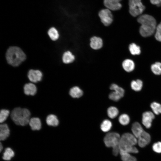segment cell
I'll use <instances>...</instances> for the list:
<instances>
[{"label": "cell", "instance_id": "836d02e7", "mask_svg": "<svg viewBox=\"0 0 161 161\" xmlns=\"http://www.w3.org/2000/svg\"><path fill=\"white\" fill-rule=\"evenodd\" d=\"M151 3L153 4L156 5L158 6L161 5V1L160 0H150Z\"/></svg>", "mask_w": 161, "mask_h": 161}, {"label": "cell", "instance_id": "e575fe53", "mask_svg": "<svg viewBox=\"0 0 161 161\" xmlns=\"http://www.w3.org/2000/svg\"><path fill=\"white\" fill-rule=\"evenodd\" d=\"M155 37L158 41L161 42V33L156 31Z\"/></svg>", "mask_w": 161, "mask_h": 161}, {"label": "cell", "instance_id": "74e56055", "mask_svg": "<svg viewBox=\"0 0 161 161\" xmlns=\"http://www.w3.org/2000/svg\"><path fill=\"white\" fill-rule=\"evenodd\" d=\"M115 0L116 1H118V2H121V1L123 0Z\"/></svg>", "mask_w": 161, "mask_h": 161}, {"label": "cell", "instance_id": "2e32d148", "mask_svg": "<svg viewBox=\"0 0 161 161\" xmlns=\"http://www.w3.org/2000/svg\"><path fill=\"white\" fill-rule=\"evenodd\" d=\"M24 92L27 95H34L37 92V88L33 83H29L25 84L24 87Z\"/></svg>", "mask_w": 161, "mask_h": 161}, {"label": "cell", "instance_id": "f546056e", "mask_svg": "<svg viewBox=\"0 0 161 161\" xmlns=\"http://www.w3.org/2000/svg\"><path fill=\"white\" fill-rule=\"evenodd\" d=\"M118 121L121 125L126 126L129 123L130 119L128 115L126 114H123L120 115L118 118Z\"/></svg>", "mask_w": 161, "mask_h": 161}, {"label": "cell", "instance_id": "3957f363", "mask_svg": "<svg viewBox=\"0 0 161 161\" xmlns=\"http://www.w3.org/2000/svg\"><path fill=\"white\" fill-rule=\"evenodd\" d=\"M6 57L7 63L13 66H19L26 59V55L19 47L16 46L10 47L7 49Z\"/></svg>", "mask_w": 161, "mask_h": 161}, {"label": "cell", "instance_id": "ba28073f", "mask_svg": "<svg viewBox=\"0 0 161 161\" xmlns=\"http://www.w3.org/2000/svg\"><path fill=\"white\" fill-rule=\"evenodd\" d=\"M110 89L113 90L109 95V97L110 100L114 101H117L124 96V89L117 84H112L110 86Z\"/></svg>", "mask_w": 161, "mask_h": 161}, {"label": "cell", "instance_id": "d6986e66", "mask_svg": "<svg viewBox=\"0 0 161 161\" xmlns=\"http://www.w3.org/2000/svg\"><path fill=\"white\" fill-rule=\"evenodd\" d=\"M75 59V56L69 51L65 52L62 57L63 62L66 64L72 63L74 61Z\"/></svg>", "mask_w": 161, "mask_h": 161}, {"label": "cell", "instance_id": "484cf974", "mask_svg": "<svg viewBox=\"0 0 161 161\" xmlns=\"http://www.w3.org/2000/svg\"><path fill=\"white\" fill-rule=\"evenodd\" d=\"M119 113L118 109L115 106H110L107 110V115L111 119L115 118L118 114Z\"/></svg>", "mask_w": 161, "mask_h": 161}, {"label": "cell", "instance_id": "d590c367", "mask_svg": "<svg viewBox=\"0 0 161 161\" xmlns=\"http://www.w3.org/2000/svg\"><path fill=\"white\" fill-rule=\"evenodd\" d=\"M156 31L161 33V22L157 26Z\"/></svg>", "mask_w": 161, "mask_h": 161}, {"label": "cell", "instance_id": "7a4b0ae2", "mask_svg": "<svg viewBox=\"0 0 161 161\" xmlns=\"http://www.w3.org/2000/svg\"><path fill=\"white\" fill-rule=\"evenodd\" d=\"M137 143V139L132 134L125 133L121 136L119 147L120 150L129 153L137 154L139 151L134 145Z\"/></svg>", "mask_w": 161, "mask_h": 161}, {"label": "cell", "instance_id": "e0dca14e", "mask_svg": "<svg viewBox=\"0 0 161 161\" xmlns=\"http://www.w3.org/2000/svg\"><path fill=\"white\" fill-rule=\"evenodd\" d=\"M29 123L33 130H39L41 128V121L38 118L32 117L30 118Z\"/></svg>", "mask_w": 161, "mask_h": 161}, {"label": "cell", "instance_id": "5bb4252c", "mask_svg": "<svg viewBox=\"0 0 161 161\" xmlns=\"http://www.w3.org/2000/svg\"><path fill=\"white\" fill-rule=\"evenodd\" d=\"M10 130L7 125L6 123L1 124L0 126V140H5L10 135Z\"/></svg>", "mask_w": 161, "mask_h": 161}, {"label": "cell", "instance_id": "603a6c76", "mask_svg": "<svg viewBox=\"0 0 161 161\" xmlns=\"http://www.w3.org/2000/svg\"><path fill=\"white\" fill-rule=\"evenodd\" d=\"M143 86V82L140 79L133 80L131 83V86L132 89L136 92L140 91L142 89Z\"/></svg>", "mask_w": 161, "mask_h": 161}, {"label": "cell", "instance_id": "4316f807", "mask_svg": "<svg viewBox=\"0 0 161 161\" xmlns=\"http://www.w3.org/2000/svg\"><path fill=\"white\" fill-rule=\"evenodd\" d=\"M129 50L133 55H139L141 53L140 47L134 43H132L129 45Z\"/></svg>", "mask_w": 161, "mask_h": 161}, {"label": "cell", "instance_id": "9a60e30c", "mask_svg": "<svg viewBox=\"0 0 161 161\" xmlns=\"http://www.w3.org/2000/svg\"><path fill=\"white\" fill-rule=\"evenodd\" d=\"M131 130L132 134L137 139L144 131L140 124L137 122L132 124Z\"/></svg>", "mask_w": 161, "mask_h": 161}, {"label": "cell", "instance_id": "f1b7e54d", "mask_svg": "<svg viewBox=\"0 0 161 161\" xmlns=\"http://www.w3.org/2000/svg\"><path fill=\"white\" fill-rule=\"evenodd\" d=\"M151 69L155 75H160L161 74V63L159 62H156L151 66Z\"/></svg>", "mask_w": 161, "mask_h": 161}, {"label": "cell", "instance_id": "ffe728a7", "mask_svg": "<svg viewBox=\"0 0 161 161\" xmlns=\"http://www.w3.org/2000/svg\"><path fill=\"white\" fill-rule=\"evenodd\" d=\"M69 94L74 98H78L81 97L83 94V91L78 87L75 86L72 88L69 91Z\"/></svg>", "mask_w": 161, "mask_h": 161}, {"label": "cell", "instance_id": "52a82bcc", "mask_svg": "<svg viewBox=\"0 0 161 161\" xmlns=\"http://www.w3.org/2000/svg\"><path fill=\"white\" fill-rule=\"evenodd\" d=\"M101 22L106 26H108L112 23L114 16L112 12L106 8L101 9L98 13Z\"/></svg>", "mask_w": 161, "mask_h": 161}, {"label": "cell", "instance_id": "ac0fdd59", "mask_svg": "<svg viewBox=\"0 0 161 161\" xmlns=\"http://www.w3.org/2000/svg\"><path fill=\"white\" fill-rule=\"evenodd\" d=\"M122 66L123 69L127 72L132 71L135 67L134 61L129 59H127L123 61L122 63Z\"/></svg>", "mask_w": 161, "mask_h": 161}, {"label": "cell", "instance_id": "6da1fadb", "mask_svg": "<svg viewBox=\"0 0 161 161\" xmlns=\"http://www.w3.org/2000/svg\"><path fill=\"white\" fill-rule=\"evenodd\" d=\"M137 21L141 25L139 32L142 36L148 37L154 34L157 26L156 20L154 17L147 14L141 15L137 18Z\"/></svg>", "mask_w": 161, "mask_h": 161}, {"label": "cell", "instance_id": "cb8c5ba5", "mask_svg": "<svg viewBox=\"0 0 161 161\" xmlns=\"http://www.w3.org/2000/svg\"><path fill=\"white\" fill-rule=\"evenodd\" d=\"M112 126V122L109 120H103L100 124V129L103 132H106L109 131Z\"/></svg>", "mask_w": 161, "mask_h": 161}, {"label": "cell", "instance_id": "44dd1931", "mask_svg": "<svg viewBox=\"0 0 161 161\" xmlns=\"http://www.w3.org/2000/svg\"><path fill=\"white\" fill-rule=\"evenodd\" d=\"M46 122L48 125L54 127L57 126L59 123L57 116L53 114H50L47 116Z\"/></svg>", "mask_w": 161, "mask_h": 161}, {"label": "cell", "instance_id": "7c38bea8", "mask_svg": "<svg viewBox=\"0 0 161 161\" xmlns=\"http://www.w3.org/2000/svg\"><path fill=\"white\" fill-rule=\"evenodd\" d=\"M27 76L28 79L31 82L37 83L41 80L43 74L39 70L31 69L29 71Z\"/></svg>", "mask_w": 161, "mask_h": 161}, {"label": "cell", "instance_id": "d4e9b609", "mask_svg": "<svg viewBox=\"0 0 161 161\" xmlns=\"http://www.w3.org/2000/svg\"><path fill=\"white\" fill-rule=\"evenodd\" d=\"M48 34L50 39L54 41L58 40L59 37L58 30L54 27H52L49 30Z\"/></svg>", "mask_w": 161, "mask_h": 161}, {"label": "cell", "instance_id": "1f68e13d", "mask_svg": "<svg viewBox=\"0 0 161 161\" xmlns=\"http://www.w3.org/2000/svg\"><path fill=\"white\" fill-rule=\"evenodd\" d=\"M10 113L9 111L6 109H2L0 113V122H4L7 119Z\"/></svg>", "mask_w": 161, "mask_h": 161}, {"label": "cell", "instance_id": "f35d334b", "mask_svg": "<svg viewBox=\"0 0 161 161\" xmlns=\"http://www.w3.org/2000/svg\"><path fill=\"white\" fill-rule=\"evenodd\" d=\"M161 1V0H160Z\"/></svg>", "mask_w": 161, "mask_h": 161}, {"label": "cell", "instance_id": "5b68a950", "mask_svg": "<svg viewBox=\"0 0 161 161\" xmlns=\"http://www.w3.org/2000/svg\"><path fill=\"white\" fill-rule=\"evenodd\" d=\"M121 136L116 132L107 133L104 138V143L107 147L112 148V153L115 156L119 154V145Z\"/></svg>", "mask_w": 161, "mask_h": 161}, {"label": "cell", "instance_id": "4fadbf2b", "mask_svg": "<svg viewBox=\"0 0 161 161\" xmlns=\"http://www.w3.org/2000/svg\"><path fill=\"white\" fill-rule=\"evenodd\" d=\"M103 44L102 39L99 37L93 36L90 39V46L93 49L98 50L101 49Z\"/></svg>", "mask_w": 161, "mask_h": 161}, {"label": "cell", "instance_id": "8fae6325", "mask_svg": "<svg viewBox=\"0 0 161 161\" xmlns=\"http://www.w3.org/2000/svg\"><path fill=\"white\" fill-rule=\"evenodd\" d=\"M137 139L139 146L143 148L149 144L151 141V137L148 133L144 130Z\"/></svg>", "mask_w": 161, "mask_h": 161}, {"label": "cell", "instance_id": "83f0119b", "mask_svg": "<svg viewBox=\"0 0 161 161\" xmlns=\"http://www.w3.org/2000/svg\"><path fill=\"white\" fill-rule=\"evenodd\" d=\"M14 156V152L10 148H7L3 153L2 158L5 160H10Z\"/></svg>", "mask_w": 161, "mask_h": 161}, {"label": "cell", "instance_id": "d6a6232c", "mask_svg": "<svg viewBox=\"0 0 161 161\" xmlns=\"http://www.w3.org/2000/svg\"><path fill=\"white\" fill-rule=\"evenodd\" d=\"M152 148L155 152L161 153V142L158 141L154 143L152 146Z\"/></svg>", "mask_w": 161, "mask_h": 161}, {"label": "cell", "instance_id": "8992f818", "mask_svg": "<svg viewBox=\"0 0 161 161\" xmlns=\"http://www.w3.org/2000/svg\"><path fill=\"white\" fill-rule=\"evenodd\" d=\"M129 12L133 17L140 16L145 9L141 0H129Z\"/></svg>", "mask_w": 161, "mask_h": 161}, {"label": "cell", "instance_id": "8d00e7d4", "mask_svg": "<svg viewBox=\"0 0 161 161\" xmlns=\"http://www.w3.org/2000/svg\"><path fill=\"white\" fill-rule=\"evenodd\" d=\"M0 151L1 152V150L3 149V146L1 143H0Z\"/></svg>", "mask_w": 161, "mask_h": 161}, {"label": "cell", "instance_id": "30bf717a", "mask_svg": "<svg viewBox=\"0 0 161 161\" xmlns=\"http://www.w3.org/2000/svg\"><path fill=\"white\" fill-rule=\"evenodd\" d=\"M154 118L155 116L153 112L150 111L145 112L142 114V123L146 128H150Z\"/></svg>", "mask_w": 161, "mask_h": 161}, {"label": "cell", "instance_id": "7402d4cb", "mask_svg": "<svg viewBox=\"0 0 161 161\" xmlns=\"http://www.w3.org/2000/svg\"><path fill=\"white\" fill-rule=\"evenodd\" d=\"M119 154L122 161H137V158L127 152L120 150Z\"/></svg>", "mask_w": 161, "mask_h": 161}, {"label": "cell", "instance_id": "277c9868", "mask_svg": "<svg viewBox=\"0 0 161 161\" xmlns=\"http://www.w3.org/2000/svg\"><path fill=\"white\" fill-rule=\"evenodd\" d=\"M30 115L27 109L16 107L12 111L11 117L16 125L24 126L29 123Z\"/></svg>", "mask_w": 161, "mask_h": 161}, {"label": "cell", "instance_id": "9c48e42d", "mask_svg": "<svg viewBox=\"0 0 161 161\" xmlns=\"http://www.w3.org/2000/svg\"><path fill=\"white\" fill-rule=\"evenodd\" d=\"M103 3L105 8L112 12L119 10L122 7L121 2L114 0H103Z\"/></svg>", "mask_w": 161, "mask_h": 161}, {"label": "cell", "instance_id": "4dcf8cb0", "mask_svg": "<svg viewBox=\"0 0 161 161\" xmlns=\"http://www.w3.org/2000/svg\"><path fill=\"white\" fill-rule=\"evenodd\" d=\"M154 113L156 115L161 114V105L157 102H154L150 105Z\"/></svg>", "mask_w": 161, "mask_h": 161}]
</instances>
